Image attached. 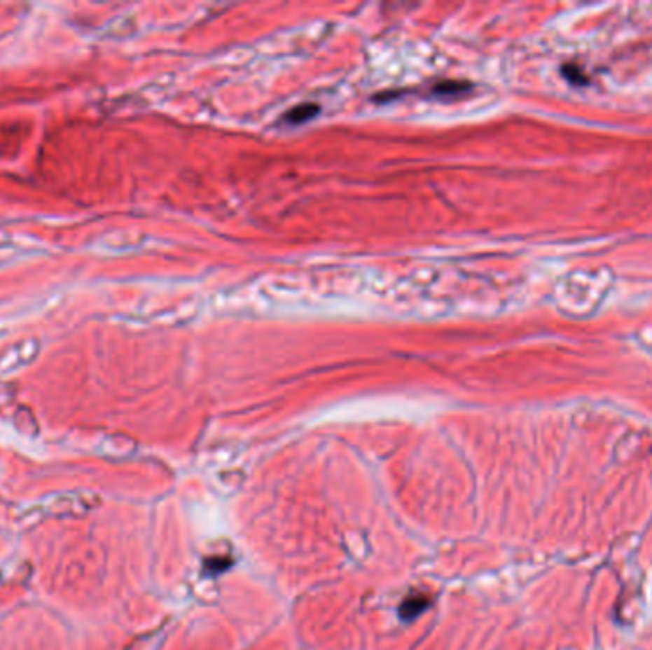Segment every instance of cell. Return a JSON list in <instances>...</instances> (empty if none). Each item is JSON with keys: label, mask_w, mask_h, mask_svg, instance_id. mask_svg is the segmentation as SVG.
Instances as JSON below:
<instances>
[{"label": "cell", "mask_w": 652, "mask_h": 650, "mask_svg": "<svg viewBox=\"0 0 652 650\" xmlns=\"http://www.w3.org/2000/svg\"><path fill=\"white\" fill-rule=\"evenodd\" d=\"M319 113V105L317 103H300L282 117V120L289 124H302L309 118H313Z\"/></svg>", "instance_id": "obj_1"}, {"label": "cell", "mask_w": 652, "mask_h": 650, "mask_svg": "<svg viewBox=\"0 0 652 650\" xmlns=\"http://www.w3.org/2000/svg\"><path fill=\"white\" fill-rule=\"evenodd\" d=\"M466 83H456V81H441L433 86V94L437 96H456V94H464V90H467Z\"/></svg>", "instance_id": "obj_2"}]
</instances>
